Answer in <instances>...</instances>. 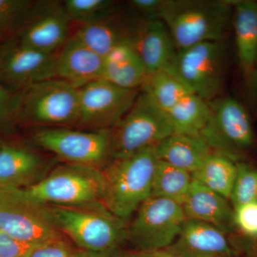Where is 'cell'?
<instances>
[{"instance_id": "cell-16", "label": "cell", "mask_w": 257, "mask_h": 257, "mask_svg": "<svg viewBox=\"0 0 257 257\" xmlns=\"http://www.w3.org/2000/svg\"><path fill=\"white\" fill-rule=\"evenodd\" d=\"M143 20L120 14L115 10L104 18L79 25L73 37L104 57L119 45L133 44Z\"/></svg>"}, {"instance_id": "cell-20", "label": "cell", "mask_w": 257, "mask_h": 257, "mask_svg": "<svg viewBox=\"0 0 257 257\" xmlns=\"http://www.w3.org/2000/svg\"><path fill=\"white\" fill-rule=\"evenodd\" d=\"M182 207L187 219L207 223L224 232L234 223V211L226 199L194 181Z\"/></svg>"}, {"instance_id": "cell-13", "label": "cell", "mask_w": 257, "mask_h": 257, "mask_svg": "<svg viewBox=\"0 0 257 257\" xmlns=\"http://www.w3.org/2000/svg\"><path fill=\"white\" fill-rule=\"evenodd\" d=\"M57 52H40L17 39L7 40L0 44V82L20 92L35 83L56 78Z\"/></svg>"}, {"instance_id": "cell-23", "label": "cell", "mask_w": 257, "mask_h": 257, "mask_svg": "<svg viewBox=\"0 0 257 257\" xmlns=\"http://www.w3.org/2000/svg\"><path fill=\"white\" fill-rule=\"evenodd\" d=\"M233 23L236 51L243 74L256 67L257 55V2H232Z\"/></svg>"}, {"instance_id": "cell-29", "label": "cell", "mask_w": 257, "mask_h": 257, "mask_svg": "<svg viewBox=\"0 0 257 257\" xmlns=\"http://www.w3.org/2000/svg\"><path fill=\"white\" fill-rule=\"evenodd\" d=\"M229 199L234 208L257 201V169L237 163V172Z\"/></svg>"}, {"instance_id": "cell-11", "label": "cell", "mask_w": 257, "mask_h": 257, "mask_svg": "<svg viewBox=\"0 0 257 257\" xmlns=\"http://www.w3.org/2000/svg\"><path fill=\"white\" fill-rule=\"evenodd\" d=\"M38 146L72 165L98 168L110 157V128L81 131L69 127H47L34 134Z\"/></svg>"}, {"instance_id": "cell-35", "label": "cell", "mask_w": 257, "mask_h": 257, "mask_svg": "<svg viewBox=\"0 0 257 257\" xmlns=\"http://www.w3.org/2000/svg\"><path fill=\"white\" fill-rule=\"evenodd\" d=\"M244 76L245 97L250 110L257 114V67Z\"/></svg>"}, {"instance_id": "cell-21", "label": "cell", "mask_w": 257, "mask_h": 257, "mask_svg": "<svg viewBox=\"0 0 257 257\" xmlns=\"http://www.w3.org/2000/svg\"><path fill=\"white\" fill-rule=\"evenodd\" d=\"M159 160L192 175L212 155L200 135L173 133L155 147Z\"/></svg>"}, {"instance_id": "cell-10", "label": "cell", "mask_w": 257, "mask_h": 257, "mask_svg": "<svg viewBox=\"0 0 257 257\" xmlns=\"http://www.w3.org/2000/svg\"><path fill=\"white\" fill-rule=\"evenodd\" d=\"M0 231L32 245L65 237L23 188L0 189Z\"/></svg>"}, {"instance_id": "cell-1", "label": "cell", "mask_w": 257, "mask_h": 257, "mask_svg": "<svg viewBox=\"0 0 257 257\" xmlns=\"http://www.w3.org/2000/svg\"><path fill=\"white\" fill-rule=\"evenodd\" d=\"M232 2L163 0L157 18L165 24L178 50L207 42H223Z\"/></svg>"}, {"instance_id": "cell-34", "label": "cell", "mask_w": 257, "mask_h": 257, "mask_svg": "<svg viewBox=\"0 0 257 257\" xmlns=\"http://www.w3.org/2000/svg\"><path fill=\"white\" fill-rule=\"evenodd\" d=\"M35 246L0 231V257H28Z\"/></svg>"}, {"instance_id": "cell-39", "label": "cell", "mask_w": 257, "mask_h": 257, "mask_svg": "<svg viewBox=\"0 0 257 257\" xmlns=\"http://www.w3.org/2000/svg\"><path fill=\"white\" fill-rule=\"evenodd\" d=\"M109 253H90L89 257H108Z\"/></svg>"}, {"instance_id": "cell-14", "label": "cell", "mask_w": 257, "mask_h": 257, "mask_svg": "<svg viewBox=\"0 0 257 257\" xmlns=\"http://www.w3.org/2000/svg\"><path fill=\"white\" fill-rule=\"evenodd\" d=\"M70 23L62 2H34L17 30V40L40 52L56 53L70 37Z\"/></svg>"}, {"instance_id": "cell-40", "label": "cell", "mask_w": 257, "mask_h": 257, "mask_svg": "<svg viewBox=\"0 0 257 257\" xmlns=\"http://www.w3.org/2000/svg\"><path fill=\"white\" fill-rule=\"evenodd\" d=\"M256 67H257V55H256Z\"/></svg>"}, {"instance_id": "cell-17", "label": "cell", "mask_w": 257, "mask_h": 257, "mask_svg": "<svg viewBox=\"0 0 257 257\" xmlns=\"http://www.w3.org/2000/svg\"><path fill=\"white\" fill-rule=\"evenodd\" d=\"M180 257H233L224 231L203 221L187 219L177 239L166 248Z\"/></svg>"}, {"instance_id": "cell-26", "label": "cell", "mask_w": 257, "mask_h": 257, "mask_svg": "<svg viewBox=\"0 0 257 257\" xmlns=\"http://www.w3.org/2000/svg\"><path fill=\"white\" fill-rule=\"evenodd\" d=\"M193 182L192 175L158 160L152 183V197L165 198L182 206Z\"/></svg>"}, {"instance_id": "cell-28", "label": "cell", "mask_w": 257, "mask_h": 257, "mask_svg": "<svg viewBox=\"0 0 257 257\" xmlns=\"http://www.w3.org/2000/svg\"><path fill=\"white\" fill-rule=\"evenodd\" d=\"M62 3L71 22L79 25L95 21L116 10V3L110 0H66Z\"/></svg>"}, {"instance_id": "cell-2", "label": "cell", "mask_w": 257, "mask_h": 257, "mask_svg": "<svg viewBox=\"0 0 257 257\" xmlns=\"http://www.w3.org/2000/svg\"><path fill=\"white\" fill-rule=\"evenodd\" d=\"M157 157L155 147L132 156L112 160L101 170V202L121 220L127 219L152 195Z\"/></svg>"}, {"instance_id": "cell-36", "label": "cell", "mask_w": 257, "mask_h": 257, "mask_svg": "<svg viewBox=\"0 0 257 257\" xmlns=\"http://www.w3.org/2000/svg\"><path fill=\"white\" fill-rule=\"evenodd\" d=\"M163 0H133L130 7L136 13L145 16V18L157 17Z\"/></svg>"}, {"instance_id": "cell-8", "label": "cell", "mask_w": 257, "mask_h": 257, "mask_svg": "<svg viewBox=\"0 0 257 257\" xmlns=\"http://www.w3.org/2000/svg\"><path fill=\"white\" fill-rule=\"evenodd\" d=\"M226 57L224 42H203L179 50L176 71L193 94L210 102L224 89Z\"/></svg>"}, {"instance_id": "cell-27", "label": "cell", "mask_w": 257, "mask_h": 257, "mask_svg": "<svg viewBox=\"0 0 257 257\" xmlns=\"http://www.w3.org/2000/svg\"><path fill=\"white\" fill-rule=\"evenodd\" d=\"M142 89L150 94L157 105L166 112L186 96L193 94L180 78L166 72L148 75Z\"/></svg>"}, {"instance_id": "cell-33", "label": "cell", "mask_w": 257, "mask_h": 257, "mask_svg": "<svg viewBox=\"0 0 257 257\" xmlns=\"http://www.w3.org/2000/svg\"><path fill=\"white\" fill-rule=\"evenodd\" d=\"M19 92L0 82V128H6L18 121Z\"/></svg>"}, {"instance_id": "cell-12", "label": "cell", "mask_w": 257, "mask_h": 257, "mask_svg": "<svg viewBox=\"0 0 257 257\" xmlns=\"http://www.w3.org/2000/svg\"><path fill=\"white\" fill-rule=\"evenodd\" d=\"M140 93V89H125L104 79L88 83L79 88L77 125L111 128L131 109Z\"/></svg>"}, {"instance_id": "cell-38", "label": "cell", "mask_w": 257, "mask_h": 257, "mask_svg": "<svg viewBox=\"0 0 257 257\" xmlns=\"http://www.w3.org/2000/svg\"><path fill=\"white\" fill-rule=\"evenodd\" d=\"M131 257H180L170 252L167 250H157V251H138L133 253Z\"/></svg>"}, {"instance_id": "cell-41", "label": "cell", "mask_w": 257, "mask_h": 257, "mask_svg": "<svg viewBox=\"0 0 257 257\" xmlns=\"http://www.w3.org/2000/svg\"><path fill=\"white\" fill-rule=\"evenodd\" d=\"M1 145H2V143H0V146H1Z\"/></svg>"}, {"instance_id": "cell-24", "label": "cell", "mask_w": 257, "mask_h": 257, "mask_svg": "<svg viewBox=\"0 0 257 257\" xmlns=\"http://www.w3.org/2000/svg\"><path fill=\"white\" fill-rule=\"evenodd\" d=\"M237 172V164L222 155L213 153L197 171L193 181L229 199Z\"/></svg>"}, {"instance_id": "cell-9", "label": "cell", "mask_w": 257, "mask_h": 257, "mask_svg": "<svg viewBox=\"0 0 257 257\" xmlns=\"http://www.w3.org/2000/svg\"><path fill=\"white\" fill-rule=\"evenodd\" d=\"M187 219L180 204L151 196L138 208L127 235L139 251L166 249L177 239Z\"/></svg>"}, {"instance_id": "cell-30", "label": "cell", "mask_w": 257, "mask_h": 257, "mask_svg": "<svg viewBox=\"0 0 257 257\" xmlns=\"http://www.w3.org/2000/svg\"><path fill=\"white\" fill-rule=\"evenodd\" d=\"M33 1L0 0V38L16 32Z\"/></svg>"}, {"instance_id": "cell-6", "label": "cell", "mask_w": 257, "mask_h": 257, "mask_svg": "<svg viewBox=\"0 0 257 257\" xmlns=\"http://www.w3.org/2000/svg\"><path fill=\"white\" fill-rule=\"evenodd\" d=\"M79 88L54 78L35 83L19 92L18 121L50 127L77 124Z\"/></svg>"}, {"instance_id": "cell-22", "label": "cell", "mask_w": 257, "mask_h": 257, "mask_svg": "<svg viewBox=\"0 0 257 257\" xmlns=\"http://www.w3.org/2000/svg\"><path fill=\"white\" fill-rule=\"evenodd\" d=\"M148 74L132 44L116 47L104 57L102 79L125 89H140Z\"/></svg>"}, {"instance_id": "cell-5", "label": "cell", "mask_w": 257, "mask_h": 257, "mask_svg": "<svg viewBox=\"0 0 257 257\" xmlns=\"http://www.w3.org/2000/svg\"><path fill=\"white\" fill-rule=\"evenodd\" d=\"M110 132L111 160L132 156L156 147L174 133L166 111L144 90Z\"/></svg>"}, {"instance_id": "cell-15", "label": "cell", "mask_w": 257, "mask_h": 257, "mask_svg": "<svg viewBox=\"0 0 257 257\" xmlns=\"http://www.w3.org/2000/svg\"><path fill=\"white\" fill-rule=\"evenodd\" d=\"M132 45L148 75L166 72L178 77L176 65L179 50L168 29L160 19L144 18Z\"/></svg>"}, {"instance_id": "cell-25", "label": "cell", "mask_w": 257, "mask_h": 257, "mask_svg": "<svg viewBox=\"0 0 257 257\" xmlns=\"http://www.w3.org/2000/svg\"><path fill=\"white\" fill-rule=\"evenodd\" d=\"M166 113L174 133L200 135L209 120L211 109L209 102L190 94Z\"/></svg>"}, {"instance_id": "cell-31", "label": "cell", "mask_w": 257, "mask_h": 257, "mask_svg": "<svg viewBox=\"0 0 257 257\" xmlns=\"http://www.w3.org/2000/svg\"><path fill=\"white\" fill-rule=\"evenodd\" d=\"M89 254L62 237L35 245L28 257H89Z\"/></svg>"}, {"instance_id": "cell-3", "label": "cell", "mask_w": 257, "mask_h": 257, "mask_svg": "<svg viewBox=\"0 0 257 257\" xmlns=\"http://www.w3.org/2000/svg\"><path fill=\"white\" fill-rule=\"evenodd\" d=\"M42 206L51 224L89 253H109L126 236L124 221L111 214L102 203L86 207Z\"/></svg>"}, {"instance_id": "cell-32", "label": "cell", "mask_w": 257, "mask_h": 257, "mask_svg": "<svg viewBox=\"0 0 257 257\" xmlns=\"http://www.w3.org/2000/svg\"><path fill=\"white\" fill-rule=\"evenodd\" d=\"M233 222L243 237H257V201L234 208Z\"/></svg>"}, {"instance_id": "cell-18", "label": "cell", "mask_w": 257, "mask_h": 257, "mask_svg": "<svg viewBox=\"0 0 257 257\" xmlns=\"http://www.w3.org/2000/svg\"><path fill=\"white\" fill-rule=\"evenodd\" d=\"M104 57L72 36L57 52L56 78L81 87L102 79Z\"/></svg>"}, {"instance_id": "cell-19", "label": "cell", "mask_w": 257, "mask_h": 257, "mask_svg": "<svg viewBox=\"0 0 257 257\" xmlns=\"http://www.w3.org/2000/svg\"><path fill=\"white\" fill-rule=\"evenodd\" d=\"M45 167L41 157L25 147L2 144L0 189L25 188L40 180Z\"/></svg>"}, {"instance_id": "cell-4", "label": "cell", "mask_w": 257, "mask_h": 257, "mask_svg": "<svg viewBox=\"0 0 257 257\" xmlns=\"http://www.w3.org/2000/svg\"><path fill=\"white\" fill-rule=\"evenodd\" d=\"M103 187L101 170L68 164L23 189L30 199L44 205L86 207L101 203Z\"/></svg>"}, {"instance_id": "cell-7", "label": "cell", "mask_w": 257, "mask_h": 257, "mask_svg": "<svg viewBox=\"0 0 257 257\" xmlns=\"http://www.w3.org/2000/svg\"><path fill=\"white\" fill-rule=\"evenodd\" d=\"M209 105L210 116L200 136L213 153L236 162L254 140L248 111L231 97L217 98Z\"/></svg>"}, {"instance_id": "cell-37", "label": "cell", "mask_w": 257, "mask_h": 257, "mask_svg": "<svg viewBox=\"0 0 257 257\" xmlns=\"http://www.w3.org/2000/svg\"><path fill=\"white\" fill-rule=\"evenodd\" d=\"M240 248L245 257H257V237L243 238L240 243Z\"/></svg>"}]
</instances>
